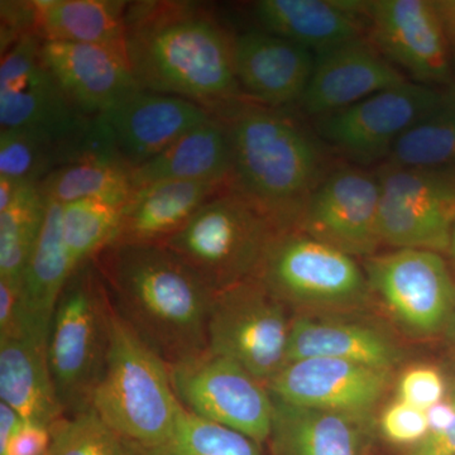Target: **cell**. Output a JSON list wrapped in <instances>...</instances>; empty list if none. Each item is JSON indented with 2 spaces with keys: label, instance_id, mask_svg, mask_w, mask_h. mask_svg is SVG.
Instances as JSON below:
<instances>
[{
  "label": "cell",
  "instance_id": "16",
  "mask_svg": "<svg viewBox=\"0 0 455 455\" xmlns=\"http://www.w3.org/2000/svg\"><path fill=\"white\" fill-rule=\"evenodd\" d=\"M388 371L333 358L289 362L268 383L272 397L291 405L370 414L387 388Z\"/></svg>",
  "mask_w": 455,
  "mask_h": 455
},
{
  "label": "cell",
  "instance_id": "35",
  "mask_svg": "<svg viewBox=\"0 0 455 455\" xmlns=\"http://www.w3.org/2000/svg\"><path fill=\"white\" fill-rule=\"evenodd\" d=\"M50 431L49 455H139L92 409L66 416Z\"/></svg>",
  "mask_w": 455,
  "mask_h": 455
},
{
  "label": "cell",
  "instance_id": "8",
  "mask_svg": "<svg viewBox=\"0 0 455 455\" xmlns=\"http://www.w3.org/2000/svg\"><path fill=\"white\" fill-rule=\"evenodd\" d=\"M291 322L259 278L215 292L208 320V350L243 367L267 386L287 364Z\"/></svg>",
  "mask_w": 455,
  "mask_h": 455
},
{
  "label": "cell",
  "instance_id": "18",
  "mask_svg": "<svg viewBox=\"0 0 455 455\" xmlns=\"http://www.w3.org/2000/svg\"><path fill=\"white\" fill-rule=\"evenodd\" d=\"M407 80L368 37L359 38L315 55L309 85L298 107L316 119Z\"/></svg>",
  "mask_w": 455,
  "mask_h": 455
},
{
  "label": "cell",
  "instance_id": "21",
  "mask_svg": "<svg viewBox=\"0 0 455 455\" xmlns=\"http://www.w3.org/2000/svg\"><path fill=\"white\" fill-rule=\"evenodd\" d=\"M272 396V395H271ZM275 401L274 455H371L376 427L370 414H349Z\"/></svg>",
  "mask_w": 455,
  "mask_h": 455
},
{
  "label": "cell",
  "instance_id": "25",
  "mask_svg": "<svg viewBox=\"0 0 455 455\" xmlns=\"http://www.w3.org/2000/svg\"><path fill=\"white\" fill-rule=\"evenodd\" d=\"M304 358H333L391 371L400 348L387 334L362 323L299 316L290 329L287 363Z\"/></svg>",
  "mask_w": 455,
  "mask_h": 455
},
{
  "label": "cell",
  "instance_id": "45",
  "mask_svg": "<svg viewBox=\"0 0 455 455\" xmlns=\"http://www.w3.org/2000/svg\"><path fill=\"white\" fill-rule=\"evenodd\" d=\"M31 184L17 181V180L0 176V212L5 211L17 196L22 193L23 188Z\"/></svg>",
  "mask_w": 455,
  "mask_h": 455
},
{
  "label": "cell",
  "instance_id": "15",
  "mask_svg": "<svg viewBox=\"0 0 455 455\" xmlns=\"http://www.w3.org/2000/svg\"><path fill=\"white\" fill-rule=\"evenodd\" d=\"M370 289L398 322L418 335L445 331L455 309V283L442 254L396 250L366 262Z\"/></svg>",
  "mask_w": 455,
  "mask_h": 455
},
{
  "label": "cell",
  "instance_id": "11",
  "mask_svg": "<svg viewBox=\"0 0 455 455\" xmlns=\"http://www.w3.org/2000/svg\"><path fill=\"white\" fill-rule=\"evenodd\" d=\"M167 367L176 396L188 411L239 431L257 444L269 440L274 397L243 367L209 350Z\"/></svg>",
  "mask_w": 455,
  "mask_h": 455
},
{
  "label": "cell",
  "instance_id": "13",
  "mask_svg": "<svg viewBox=\"0 0 455 455\" xmlns=\"http://www.w3.org/2000/svg\"><path fill=\"white\" fill-rule=\"evenodd\" d=\"M367 37L411 82L440 88L454 82L451 47L435 2H363Z\"/></svg>",
  "mask_w": 455,
  "mask_h": 455
},
{
  "label": "cell",
  "instance_id": "49",
  "mask_svg": "<svg viewBox=\"0 0 455 455\" xmlns=\"http://www.w3.org/2000/svg\"><path fill=\"white\" fill-rule=\"evenodd\" d=\"M46 455H49V454H46Z\"/></svg>",
  "mask_w": 455,
  "mask_h": 455
},
{
  "label": "cell",
  "instance_id": "12",
  "mask_svg": "<svg viewBox=\"0 0 455 455\" xmlns=\"http://www.w3.org/2000/svg\"><path fill=\"white\" fill-rule=\"evenodd\" d=\"M379 229L396 250L448 252L455 220V173L382 163Z\"/></svg>",
  "mask_w": 455,
  "mask_h": 455
},
{
  "label": "cell",
  "instance_id": "9",
  "mask_svg": "<svg viewBox=\"0 0 455 455\" xmlns=\"http://www.w3.org/2000/svg\"><path fill=\"white\" fill-rule=\"evenodd\" d=\"M454 92L407 80L314 119V132L326 147L350 163L359 166L385 163L398 139L449 103Z\"/></svg>",
  "mask_w": 455,
  "mask_h": 455
},
{
  "label": "cell",
  "instance_id": "23",
  "mask_svg": "<svg viewBox=\"0 0 455 455\" xmlns=\"http://www.w3.org/2000/svg\"><path fill=\"white\" fill-rule=\"evenodd\" d=\"M224 182L163 181L133 191L113 244H163L193 220Z\"/></svg>",
  "mask_w": 455,
  "mask_h": 455
},
{
  "label": "cell",
  "instance_id": "1",
  "mask_svg": "<svg viewBox=\"0 0 455 455\" xmlns=\"http://www.w3.org/2000/svg\"><path fill=\"white\" fill-rule=\"evenodd\" d=\"M125 52L140 89L187 99L214 116L247 99L235 76L233 36L196 3H130Z\"/></svg>",
  "mask_w": 455,
  "mask_h": 455
},
{
  "label": "cell",
  "instance_id": "19",
  "mask_svg": "<svg viewBox=\"0 0 455 455\" xmlns=\"http://www.w3.org/2000/svg\"><path fill=\"white\" fill-rule=\"evenodd\" d=\"M41 57L68 100L88 116H100L140 90L122 50L42 41Z\"/></svg>",
  "mask_w": 455,
  "mask_h": 455
},
{
  "label": "cell",
  "instance_id": "37",
  "mask_svg": "<svg viewBox=\"0 0 455 455\" xmlns=\"http://www.w3.org/2000/svg\"><path fill=\"white\" fill-rule=\"evenodd\" d=\"M445 392L447 386L442 373L430 366L409 368L397 385L398 400L424 411L443 401Z\"/></svg>",
  "mask_w": 455,
  "mask_h": 455
},
{
  "label": "cell",
  "instance_id": "46",
  "mask_svg": "<svg viewBox=\"0 0 455 455\" xmlns=\"http://www.w3.org/2000/svg\"><path fill=\"white\" fill-rule=\"evenodd\" d=\"M445 331H447L449 343H451V349H453L455 355V309L453 315H451V320H449V324Z\"/></svg>",
  "mask_w": 455,
  "mask_h": 455
},
{
  "label": "cell",
  "instance_id": "30",
  "mask_svg": "<svg viewBox=\"0 0 455 455\" xmlns=\"http://www.w3.org/2000/svg\"><path fill=\"white\" fill-rule=\"evenodd\" d=\"M85 158L88 156L77 147L56 142L35 132H0V176L25 184L38 185L60 167Z\"/></svg>",
  "mask_w": 455,
  "mask_h": 455
},
{
  "label": "cell",
  "instance_id": "31",
  "mask_svg": "<svg viewBox=\"0 0 455 455\" xmlns=\"http://www.w3.org/2000/svg\"><path fill=\"white\" fill-rule=\"evenodd\" d=\"M47 200L38 185H28L0 212V278L20 283L40 236Z\"/></svg>",
  "mask_w": 455,
  "mask_h": 455
},
{
  "label": "cell",
  "instance_id": "42",
  "mask_svg": "<svg viewBox=\"0 0 455 455\" xmlns=\"http://www.w3.org/2000/svg\"><path fill=\"white\" fill-rule=\"evenodd\" d=\"M427 415L429 421V433L444 430L454 423L455 406L447 398L427 410Z\"/></svg>",
  "mask_w": 455,
  "mask_h": 455
},
{
  "label": "cell",
  "instance_id": "27",
  "mask_svg": "<svg viewBox=\"0 0 455 455\" xmlns=\"http://www.w3.org/2000/svg\"><path fill=\"white\" fill-rule=\"evenodd\" d=\"M0 400L49 429L66 418L44 347L27 337L0 339Z\"/></svg>",
  "mask_w": 455,
  "mask_h": 455
},
{
  "label": "cell",
  "instance_id": "43",
  "mask_svg": "<svg viewBox=\"0 0 455 455\" xmlns=\"http://www.w3.org/2000/svg\"><path fill=\"white\" fill-rule=\"evenodd\" d=\"M22 421L11 406L0 401V451L5 448Z\"/></svg>",
  "mask_w": 455,
  "mask_h": 455
},
{
  "label": "cell",
  "instance_id": "28",
  "mask_svg": "<svg viewBox=\"0 0 455 455\" xmlns=\"http://www.w3.org/2000/svg\"><path fill=\"white\" fill-rule=\"evenodd\" d=\"M128 4L119 0H32L35 35L42 41L100 44L125 52Z\"/></svg>",
  "mask_w": 455,
  "mask_h": 455
},
{
  "label": "cell",
  "instance_id": "48",
  "mask_svg": "<svg viewBox=\"0 0 455 455\" xmlns=\"http://www.w3.org/2000/svg\"><path fill=\"white\" fill-rule=\"evenodd\" d=\"M448 400L455 406V382L453 383V387H451V394H449Z\"/></svg>",
  "mask_w": 455,
  "mask_h": 455
},
{
  "label": "cell",
  "instance_id": "4",
  "mask_svg": "<svg viewBox=\"0 0 455 455\" xmlns=\"http://www.w3.org/2000/svg\"><path fill=\"white\" fill-rule=\"evenodd\" d=\"M92 409L125 442L140 448L166 439L185 409L173 390L167 364L116 309L106 371Z\"/></svg>",
  "mask_w": 455,
  "mask_h": 455
},
{
  "label": "cell",
  "instance_id": "44",
  "mask_svg": "<svg viewBox=\"0 0 455 455\" xmlns=\"http://www.w3.org/2000/svg\"><path fill=\"white\" fill-rule=\"evenodd\" d=\"M435 4L447 33L455 68V0H436Z\"/></svg>",
  "mask_w": 455,
  "mask_h": 455
},
{
  "label": "cell",
  "instance_id": "22",
  "mask_svg": "<svg viewBox=\"0 0 455 455\" xmlns=\"http://www.w3.org/2000/svg\"><path fill=\"white\" fill-rule=\"evenodd\" d=\"M253 14L263 31L293 42L314 55L367 37L359 0H259Z\"/></svg>",
  "mask_w": 455,
  "mask_h": 455
},
{
  "label": "cell",
  "instance_id": "10",
  "mask_svg": "<svg viewBox=\"0 0 455 455\" xmlns=\"http://www.w3.org/2000/svg\"><path fill=\"white\" fill-rule=\"evenodd\" d=\"M256 277L278 300L298 307H347L370 290L352 256L299 230L278 236Z\"/></svg>",
  "mask_w": 455,
  "mask_h": 455
},
{
  "label": "cell",
  "instance_id": "36",
  "mask_svg": "<svg viewBox=\"0 0 455 455\" xmlns=\"http://www.w3.org/2000/svg\"><path fill=\"white\" fill-rule=\"evenodd\" d=\"M379 430L388 442L412 447L429 434L427 411L397 400L382 412Z\"/></svg>",
  "mask_w": 455,
  "mask_h": 455
},
{
  "label": "cell",
  "instance_id": "29",
  "mask_svg": "<svg viewBox=\"0 0 455 455\" xmlns=\"http://www.w3.org/2000/svg\"><path fill=\"white\" fill-rule=\"evenodd\" d=\"M47 202L65 204L84 199L107 200L125 205L134 187L132 169L118 157H89L66 164L38 184Z\"/></svg>",
  "mask_w": 455,
  "mask_h": 455
},
{
  "label": "cell",
  "instance_id": "41",
  "mask_svg": "<svg viewBox=\"0 0 455 455\" xmlns=\"http://www.w3.org/2000/svg\"><path fill=\"white\" fill-rule=\"evenodd\" d=\"M403 455H455V420L447 429L427 434Z\"/></svg>",
  "mask_w": 455,
  "mask_h": 455
},
{
  "label": "cell",
  "instance_id": "34",
  "mask_svg": "<svg viewBox=\"0 0 455 455\" xmlns=\"http://www.w3.org/2000/svg\"><path fill=\"white\" fill-rule=\"evenodd\" d=\"M124 205L84 199L62 205V238L75 267L97 259L116 241Z\"/></svg>",
  "mask_w": 455,
  "mask_h": 455
},
{
  "label": "cell",
  "instance_id": "33",
  "mask_svg": "<svg viewBox=\"0 0 455 455\" xmlns=\"http://www.w3.org/2000/svg\"><path fill=\"white\" fill-rule=\"evenodd\" d=\"M131 447L139 455H263L252 439L187 409L163 442L154 447Z\"/></svg>",
  "mask_w": 455,
  "mask_h": 455
},
{
  "label": "cell",
  "instance_id": "7",
  "mask_svg": "<svg viewBox=\"0 0 455 455\" xmlns=\"http://www.w3.org/2000/svg\"><path fill=\"white\" fill-rule=\"evenodd\" d=\"M41 38H20L0 65L2 130L35 132L82 149L89 157L116 156L106 125L68 100L41 57Z\"/></svg>",
  "mask_w": 455,
  "mask_h": 455
},
{
  "label": "cell",
  "instance_id": "26",
  "mask_svg": "<svg viewBox=\"0 0 455 455\" xmlns=\"http://www.w3.org/2000/svg\"><path fill=\"white\" fill-rule=\"evenodd\" d=\"M232 147L226 124L217 116L197 125L163 154L132 169L134 190L163 181L230 184Z\"/></svg>",
  "mask_w": 455,
  "mask_h": 455
},
{
  "label": "cell",
  "instance_id": "32",
  "mask_svg": "<svg viewBox=\"0 0 455 455\" xmlns=\"http://www.w3.org/2000/svg\"><path fill=\"white\" fill-rule=\"evenodd\" d=\"M385 163L455 173V92L449 103L401 136Z\"/></svg>",
  "mask_w": 455,
  "mask_h": 455
},
{
  "label": "cell",
  "instance_id": "17",
  "mask_svg": "<svg viewBox=\"0 0 455 455\" xmlns=\"http://www.w3.org/2000/svg\"><path fill=\"white\" fill-rule=\"evenodd\" d=\"M212 116L187 99L140 89L101 114L100 119L119 157L134 169Z\"/></svg>",
  "mask_w": 455,
  "mask_h": 455
},
{
  "label": "cell",
  "instance_id": "40",
  "mask_svg": "<svg viewBox=\"0 0 455 455\" xmlns=\"http://www.w3.org/2000/svg\"><path fill=\"white\" fill-rule=\"evenodd\" d=\"M50 445L49 427L22 421L0 455H46Z\"/></svg>",
  "mask_w": 455,
  "mask_h": 455
},
{
  "label": "cell",
  "instance_id": "6",
  "mask_svg": "<svg viewBox=\"0 0 455 455\" xmlns=\"http://www.w3.org/2000/svg\"><path fill=\"white\" fill-rule=\"evenodd\" d=\"M281 235L265 212L229 185L163 244L218 292L256 277Z\"/></svg>",
  "mask_w": 455,
  "mask_h": 455
},
{
  "label": "cell",
  "instance_id": "39",
  "mask_svg": "<svg viewBox=\"0 0 455 455\" xmlns=\"http://www.w3.org/2000/svg\"><path fill=\"white\" fill-rule=\"evenodd\" d=\"M26 337L20 310V283L0 278V339Z\"/></svg>",
  "mask_w": 455,
  "mask_h": 455
},
{
  "label": "cell",
  "instance_id": "20",
  "mask_svg": "<svg viewBox=\"0 0 455 455\" xmlns=\"http://www.w3.org/2000/svg\"><path fill=\"white\" fill-rule=\"evenodd\" d=\"M233 62L248 100L260 106H298L309 85L315 55L266 31L233 36Z\"/></svg>",
  "mask_w": 455,
  "mask_h": 455
},
{
  "label": "cell",
  "instance_id": "47",
  "mask_svg": "<svg viewBox=\"0 0 455 455\" xmlns=\"http://www.w3.org/2000/svg\"><path fill=\"white\" fill-rule=\"evenodd\" d=\"M448 253L449 256H451V260H453L455 266V220L453 227H451V242H449Z\"/></svg>",
  "mask_w": 455,
  "mask_h": 455
},
{
  "label": "cell",
  "instance_id": "14",
  "mask_svg": "<svg viewBox=\"0 0 455 455\" xmlns=\"http://www.w3.org/2000/svg\"><path fill=\"white\" fill-rule=\"evenodd\" d=\"M381 187L377 172L335 164L310 196L299 232L352 257H368L381 244Z\"/></svg>",
  "mask_w": 455,
  "mask_h": 455
},
{
  "label": "cell",
  "instance_id": "24",
  "mask_svg": "<svg viewBox=\"0 0 455 455\" xmlns=\"http://www.w3.org/2000/svg\"><path fill=\"white\" fill-rule=\"evenodd\" d=\"M61 218V204L47 202L40 236L20 281L23 331L44 348L57 304L76 269L62 238Z\"/></svg>",
  "mask_w": 455,
  "mask_h": 455
},
{
  "label": "cell",
  "instance_id": "2",
  "mask_svg": "<svg viewBox=\"0 0 455 455\" xmlns=\"http://www.w3.org/2000/svg\"><path fill=\"white\" fill-rule=\"evenodd\" d=\"M114 309L167 366L208 350L215 292L164 244H112L95 259Z\"/></svg>",
  "mask_w": 455,
  "mask_h": 455
},
{
  "label": "cell",
  "instance_id": "38",
  "mask_svg": "<svg viewBox=\"0 0 455 455\" xmlns=\"http://www.w3.org/2000/svg\"><path fill=\"white\" fill-rule=\"evenodd\" d=\"M2 11V53L7 52L20 38L35 35V12L31 2L0 3Z\"/></svg>",
  "mask_w": 455,
  "mask_h": 455
},
{
  "label": "cell",
  "instance_id": "5",
  "mask_svg": "<svg viewBox=\"0 0 455 455\" xmlns=\"http://www.w3.org/2000/svg\"><path fill=\"white\" fill-rule=\"evenodd\" d=\"M113 310L95 259L83 263L60 298L46 346L51 376L66 416L92 410L109 355Z\"/></svg>",
  "mask_w": 455,
  "mask_h": 455
},
{
  "label": "cell",
  "instance_id": "3",
  "mask_svg": "<svg viewBox=\"0 0 455 455\" xmlns=\"http://www.w3.org/2000/svg\"><path fill=\"white\" fill-rule=\"evenodd\" d=\"M217 118L232 147L230 188L283 233L298 230L314 190L335 164L315 132L283 109L239 101Z\"/></svg>",
  "mask_w": 455,
  "mask_h": 455
}]
</instances>
